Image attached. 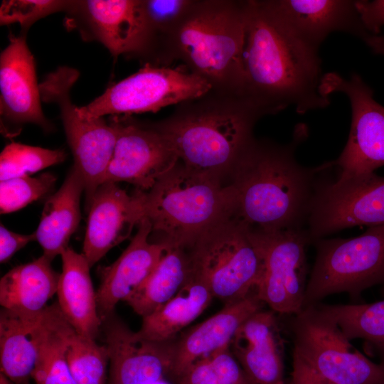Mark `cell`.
<instances>
[{
	"label": "cell",
	"mask_w": 384,
	"mask_h": 384,
	"mask_svg": "<svg viewBox=\"0 0 384 384\" xmlns=\"http://www.w3.org/2000/svg\"><path fill=\"white\" fill-rule=\"evenodd\" d=\"M188 250L193 274L225 305L257 293L262 258L250 228L235 215L203 232Z\"/></svg>",
	"instance_id": "obj_6"
},
{
	"label": "cell",
	"mask_w": 384,
	"mask_h": 384,
	"mask_svg": "<svg viewBox=\"0 0 384 384\" xmlns=\"http://www.w3.org/2000/svg\"><path fill=\"white\" fill-rule=\"evenodd\" d=\"M11 384H16V383L11 381ZM24 384H29V383H24Z\"/></svg>",
	"instance_id": "obj_42"
},
{
	"label": "cell",
	"mask_w": 384,
	"mask_h": 384,
	"mask_svg": "<svg viewBox=\"0 0 384 384\" xmlns=\"http://www.w3.org/2000/svg\"><path fill=\"white\" fill-rule=\"evenodd\" d=\"M361 20L370 34H380L384 26V0H356Z\"/></svg>",
	"instance_id": "obj_36"
},
{
	"label": "cell",
	"mask_w": 384,
	"mask_h": 384,
	"mask_svg": "<svg viewBox=\"0 0 384 384\" xmlns=\"http://www.w3.org/2000/svg\"><path fill=\"white\" fill-rule=\"evenodd\" d=\"M317 304L350 341L361 338L373 346L384 364V299L368 304Z\"/></svg>",
	"instance_id": "obj_30"
},
{
	"label": "cell",
	"mask_w": 384,
	"mask_h": 384,
	"mask_svg": "<svg viewBox=\"0 0 384 384\" xmlns=\"http://www.w3.org/2000/svg\"><path fill=\"white\" fill-rule=\"evenodd\" d=\"M36 240V234L16 233L2 224L0 226V262L6 263L20 250L30 242Z\"/></svg>",
	"instance_id": "obj_37"
},
{
	"label": "cell",
	"mask_w": 384,
	"mask_h": 384,
	"mask_svg": "<svg viewBox=\"0 0 384 384\" xmlns=\"http://www.w3.org/2000/svg\"><path fill=\"white\" fill-rule=\"evenodd\" d=\"M63 149H50L17 142L7 144L0 154V181L30 176L66 159Z\"/></svg>",
	"instance_id": "obj_33"
},
{
	"label": "cell",
	"mask_w": 384,
	"mask_h": 384,
	"mask_svg": "<svg viewBox=\"0 0 384 384\" xmlns=\"http://www.w3.org/2000/svg\"><path fill=\"white\" fill-rule=\"evenodd\" d=\"M384 224V176L375 173L322 181L308 219L311 242L358 225Z\"/></svg>",
	"instance_id": "obj_13"
},
{
	"label": "cell",
	"mask_w": 384,
	"mask_h": 384,
	"mask_svg": "<svg viewBox=\"0 0 384 384\" xmlns=\"http://www.w3.org/2000/svg\"><path fill=\"white\" fill-rule=\"evenodd\" d=\"M153 384H170L169 383H168L167 381H166L164 379H161Z\"/></svg>",
	"instance_id": "obj_41"
},
{
	"label": "cell",
	"mask_w": 384,
	"mask_h": 384,
	"mask_svg": "<svg viewBox=\"0 0 384 384\" xmlns=\"http://www.w3.org/2000/svg\"><path fill=\"white\" fill-rule=\"evenodd\" d=\"M33 325L4 309L1 310V373L16 384L29 383L36 366L37 350L31 336Z\"/></svg>",
	"instance_id": "obj_29"
},
{
	"label": "cell",
	"mask_w": 384,
	"mask_h": 384,
	"mask_svg": "<svg viewBox=\"0 0 384 384\" xmlns=\"http://www.w3.org/2000/svg\"><path fill=\"white\" fill-rule=\"evenodd\" d=\"M308 136L303 123L294 129L290 142L280 144L255 137L231 169L229 183L236 199L235 215L261 231L306 229L321 181L316 168L302 166L295 153Z\"/></svg>",
	"instance_id": "obj_1"
},
{
	"label": "cell",
	"mask_w": 384,
	"mask_h": 384,
	"mask_svg": "<svg viewBox=\"0 0 384 384\" xmlns=\"http://www.w3.org/2000/svg\"><path fill=\"white\" fill-rule=\"evenodd\" d=\"M69 0H9L0 7L1 26L18 23L21 33H28L38 21L50 14L66 10Z\"/></svg>",
	"instance_id": "obj_35"
},
{
	"label": "cell",
	"mask_w": 384,
	"mask_h": 384,
	"mask_svg": "<svg viewBox=\"0 0 384 384\" xmlns=\"http://www.w3.org/2000/svg\"><path fill=\"white\" fill-rule=\"evenodd\" d=\"M57 296L62 314L76 333L92 339L100 335L102 319L99 315L90 267L82 253L68 247L61 254Z\"/></svg>",
	"instance_id": "obj_24"
},
{
	"label": "cell",
	"mask_w": 384,
	"mask_h": 384,
	"mask_svg": "<svg viewBox=\"0 0 384 384\" xmlns=\"http://www.w3.org/2000/svg\"><path fill=\"white\" fill-rule=\"evenodd\" d=\"M84 181L72 166L60 188L45 202L38 228L34 232L43 255L51 261L68 248L81 218L80 198Z\"/></svg>",
	"instance_id": "obj_26"
},
{
	"label": "cell",
	"mask_w": 384,
	"mask_h": 384,
	"mask_svg": "<svg viewBox=\"0 0 384 384\" xmlns=\"http://www.w3.org/2000/svg\"><path fill=\"white\" fill-rule=\"evenodd\" d=\"M0 384H11V380H9L3 373H0Z\"/></svg>",
	"instance_id": "obj_40"
},
{
	"label": "cell",
	"mask_w": 384,
	"mask_h": 384,
	"mask_svg": "<svg viewBox=\"0 0 384 384\" xmlns=\"http://www.w3.org/2000/svg\"><path fill=\"white\" fill-rule=\"evenodd\" d=\"M56 176L44 173L36 177L26 176L0 182V212L6 214L22 209L48 195L54 188Z\"/></svg>",
	"instance_id": "obj_34"
},
{
	"label": "cell",
	"mask_w": 384,
	"mask_h": 384,
	"mask_svg": "<svg viewBox=\"0 0 384 384\" xmlns=\"http://www.w3.org/2000/svg\"><path fill=\"white\" fill-rule=\"evenodd\" d=\"M362 41L373 53L384 56V33L377 35L368 33Z\"/></svg>",
	"instance_id": "obj_39"
},
{
	"label": "cell",
	"mask_w": 384,
	"mask_h": 384,
	"mask_svg": "<svg viewBox=\"0 0 384 384\" xmlns=\"http://www.w3.org/2000/svg\"><path fill=\"white\" fill-rule=\"evenodd\" d=\"M250 229L263 262L259 298L274 313H299L308 281L306 250L311 244L306 229Z\"/></svg>",
	"instance_id": "obj_12"
},
{
	"label": "cell",
	"mask_w": 384,
	"mask_h": 384,
	"mask_svg": "<svg viewBox=\"0 0 384 384\" xmlns=\"http://www.w3.org/2000/svg\"><path fill=\"white\" fill-rule=\"evenodd\" d=\"M75 334L58 302L48 305L31 330L37 350L31 378L36 384H76L67 360Z\"/></svg>",
	"instance_id": "obj_25"
},
{
	"label": "cell",
	"mask_w": 384,
	"mask_h": 384,
	"mask_svg": "<svg viewBox=\"0 0 384 384\" xmlns=\"http://www.w3.org/2000/svg\"><path fill=\"white\" fill-rule=\"evenodd\" d=\"M211 88L206 80L183 66L146 64L87 105L78 107V110L87 117L156 112L199 97Z\"/></svg>",
	"instance_id": "obj_10"
},
{
	"label": "cell",
	"mask_w": 384,
	"mask_h": 384,
	"mask_svg": "<svg viewBox=\"0 0 384 384\" xmlns=\"http://www.w3.org/2000/svg\"><path fill=\"white\" fill-rule=\"evenodd\" d=\"M230 349L255 384H287L283 341L272 310L262 309L250 316L231 341Z\"/></svg>",
	"instance_id": "obj_22"
},
{
	"label": "cell",
	"mask_w": 384,
	"mask_h": 384,
	"mask_svg": "<svg viewBox=\"0 0 384 384\" xmlns=\"http://www.w3.org/2000/svg\"><path fill=\"white\" fill-rule=\"evenodd\" d=\"M137 226L136 234L120 256L100 270L97 303L101 319L114 311L116 305L147 279L169 246L164 240H149L152 227L147 218H144Z\"/></svg>",
	"instance_id": "obj_20"
},
{
	"label": "cell",
	"mask_w": 384,
	"mask_h": 384,
	"mask_svg": "<svg viewBox=\"0 0 384 384\" xmlns=\"http://www.w3.org/2000/svg\"><path fill=\"white\" fill-rule=\"evenodd\" d=\"M193 274L188 249L169 244L147 279L124 300L145 317L172 299Z\"/></svg>",
	"instance_id": "obj_28"
},
{
	"label": "cell",
	"mask_w": 384,
	"mask_h": 384,
	"mask_svg": "<svg viewBox=\"0 0 384 384\" xmlns=\"http://www.w3.org/2000/svg\"><path fill=\"white\" fill-rule=\"evenodd\" d=\"M213 298L208 287L193 273L172 299L142 318V326L137 334L153 341H173L178 333L202 314Z\"/></svg>",
	"instance_id": "obj_27"
},
{
	"label": "cell",
	"mask_w": 384,
	"mask_h": 384,
	"mask_svg": "<svg viewBox=\"0 0 384 384\" xmlns=\"http://www.w3.org/2000/svg\"><path fill=\"white\" fill-rule=\"evenodd\" d=\"M293 353L334 384H384V364L353 347L318 304L302 309L291 322Z\"/></svg>",
	"instance_id": "obj_9"
},
{
	"label": "cell",
	"mask_w": 384,
	"mask_h": 384,
	"mask_svg": "<svg viewBox=\"0 0 384 384\" xmlns=\"http://www.w3.org/2000/svg\"><path fill=\"white\" fill-rule=\"evenodd\" d=\"M64 25L84 41L97 42L112 56L127 57L142 27L141 0H69Z\"/></svg>",
	"instance_id": "obj_17"
},
{
	"label": "cell",
	"mask_w": 384,
	"mask_h": 384,
	"mask_svg": "<svg viewBox=\"0 0 384 384\" xmlns=\"http://www.w3.org/2000/svg\"><path fill=\"white\" fill-rule=\"evenodd\" d=\"M246 1L193 0L144 65L183 63L212 89L245 93Z\"/></svg>",
	"instance_id": "obj_4"
},
{
	"label": "cell",
	"mask_w": 384,
	"mask_h": 384,
	"mask_svg": "<svg viewBox=\"0 0 384 384\" xmlns=\"http://www.w3.org/2000/svg\"><path fill=\"white\" fill-rule=\"evenodd\" d=\"M267 114H273L246 94L211 88L153 122L185 166L224 179Z\"/></svg>",
	"instance_id": "obj_2"
},
{
	"label": "cell",
	"mask_w": 384,
	"mask_h": 384,
	"mask_svg": "<svg viewBox=\"0 0 384 384\" xmlns=\"http://www.w3.org/2000/svg\"><path fill=\"white\" fill-rule=\"evenodd\" d=\"M41 96L33 56L26 33L9 38L0 55V122L8 137L17 134L26 124L38 125L46 132L53 129L41 107Z\"/></svg>",
	"instance_id": "obj_16"
},
{
	"label": "cell",
	"mask_w": 384,
	"mask_h": 384,
	"mask_svg": "<svg viewBox=\"0 0 384 384\" xmlns=\"http://www.w3.org/2000/svg\"><path fill=\"white\" fill-rule=\"evenodd\" d=\"M109 122L117 137L103 183L127 182L146 192L179 161L153 122L125 115L111 116Z\"/></svg>",
	"instance_id": "obj_14"
},
{
	"label": "cell",
	"mask_w": 384,
	"mask_h": 384,
	"mask_svg": "<svg viewBox=\"0 0 384 384\" xmlns=\"http://www.w3.org/2000/svg\"><path fill=\"white\" fill-rule=\"evenodd\" d=\"M311 244L316 255L302 309L334 294L358 297L368 288L384 283V224L368 227L355 238H323Z\"/></svg>",
	"instance_id": "obj_7"
},
{
	"label": "cell",
	"mask_w": 384,
	"mask_h": 384,
	"mask_svg": "<svg viewBox=\"0 0 384 384\" xmlns=\"http://www.w3.org/2000/svg\"><path fill=\"white\" fill-rule=\"evenodd\" d=\"M87 208L82 253L92 267L127 239L144 218V191L129 195L117 183L106 181L97 188Z\"/></svg>",
	"instance_id": "obj_19"
},
{
	"label": "cell",
	"mask_w": 384,
	"mask_h": 384,
	"mask_svg": "<svg viewBox=\"0 0 384 384\" xmlns=\"http://www.w3.org/2000/svg\"><path fill=\"white\" fill-rule=\"evenodd\" d=\"M267 18L306 48L319 52L332 33L361 40L368 33L353 0H257Z\"/></svg>",
	"instance_id": "obj_15"
},
{
	"label": "cell",
	"mask_w": 384,
	"mask_h": 384,
	"mask_svg": "<svg viewBox=\"0 0 384 384\" xmlns=\"http://www.w3.org/2000/svg\"><path fill=\"white\" fill-rule=\"evenodd\" d=\"M223 178L177 164L148 191H144V218L164 241L189 248L214 224L235 213L233 186Z\"/></svg>",
	"instance_id": "obj_5"
},
{
	"label": "cell",
	"mask_w": 384,
	"mask_h": 384,
	"mask_svg": "<svg viewBox=\"0 0 384 384\" xmlns=\"http://www.w3.org/2000/svg\"><path fill=\"white\" fill-rule=\"evenodd\" d=\"M110 363L108 384H153L169 375L173 341L144 339L130 329L115 311L102 319Z\"/></svg>",
	"instance_id": "obj_18"
},
{
	"label": "cell",
	"mask_w": 384,
	"mask_h": 384,
	"mask_svg": "<svg viewBox=\"0 0 384 384\" xmlns=\"http://www.w3.org/2000/svg\"><path fill=\"white\" fill-rule=\"evenodd\" d=\"M67 360L76 384H108L110 356L106 345L77 333L70 343Z\"/></svg>",
	"instance_id": "obj_32"
},
{
	"label": "cell",
	"mask_w": 384,
	"mask_h": 384,
	"mask_svg": "<svg viewBox=\"0 0 384 384\" xmlns=\"http://www.w3.org/2000/svg\"><path fill=\"white\" fill-rule=\"evenodd\" d=\"M44 255L16 266L0 280V304L24 322L38 321L56 294L60 274Z\"/></svg>",
	"instance_id": "obj_23"
},
{
	"label": "cell",
	"mask_w": 384,
	"mask_h": 384,
	"mask_svg": "<svg viewBox=\"0 0 384 384\" xmlns=\"http://www.w3.org/2000/svg\"><path fill=\"white\" fill-rule=\"evenodd\" d=\"M321 91L328 97L341 92L351 104L348 141L338 158L330 161L332 167L338 169V177L375 173L384 166V107L374 99L372 89L357 73L344 78L335 72L326 73Z\"/></svg>",
	"instance_id": "obj_11"
},
{
	"label": "cell",
	"mask_w": 384,
	"mask_h": 384,
	"mask_svg": "<svg viewBox=\"0 0 384 384\" xmlns=\"http://www.w3.org/2000/svg\"><path fill=\"white\" fill-rule=\"evenodd\" d=\"M287 384H334L314 370L298 355L293 353L292 370Z\"/></svg>",
	"instance_id": "obj_38"
},
{
	"label": "cell",
	"mask_w": 384,
	"mask_h": 384,
	"mask_svg": "<svg viewBox=\"0 0 384 384\" xmlns=\"http://www.w3.org/2000/svg\"><path fill=\"white\" fill-rule=\"evenodd\" d=\"M245 93L273 114L293 106L299 114L326 107L319 52L274 24L257 0L246 1L242 55Z\"/></svg>",
	"instance_id": "obj_3"
},
{
	"label": "cell",
	"mask_w": 384,
	"mask_h": 384,
	"mask_svg": "<svg viewBox=\"0 0 384 384\" xmlns=\"http://www.w3.org/2000/svg\"><path fill=\"white\" fill-rule=\"evenodd\" d=\"M80 73L75 68L60 66L39 83L42 102L58 106L74 166L84 183L87 208L103 183L117 137L114 126L104 117L82 115L71 99V90Z\"/></svg>",
	"instance_id": "obj_8"
},
{
	"label": "cell",
	"mask_w": 384,
	"mask_h": 384,
	"mask_svg": "<svg viewBox=\"0 0 384 384\" xmlns=\"http://www.w3.org/2000/svg\"><path fill=\"white\" fill-rule=\"evenodd\" d=\"M265 303L254 293L245 299L226 304L201 323L185 331L172 344L169 375L179 377L191 365L210 354L230 346L241 326L263 309Z\"/></svg>",
	"instance_id": "obj_21"
},
{
	"label": "cell",
	"mask_w": 384,
	"mask_h": 384,
	"mask_svg": "<svg viewBox=\"0 0 384 384\" xmlns=\"http://www.w3.org/2000/svg\"><path fill=\"white\" fill-rule=\"evenodd\" d=\"M176 379L177 384H255L234 356L230 346L195 362Z\"/></svg>",
	"instance_id": "obj_31"
}]
</instances>
